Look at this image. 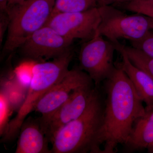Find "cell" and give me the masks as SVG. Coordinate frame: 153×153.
Here are the masks:
<instances>
[{"instance_id": "cell-1", "label": "cell", "mask_w": 153, "mask_h": 153, "mask_svg": "<svg viewBox=\"0 0 153 153\" xmlns=\"http://www.w3.org/2000/svg\"><path fill=\"white\" fill-rule=\"evenodd\" d=\"M105 94L102 124L97 139L98 153H114L127 140L145 107L119 63L104 81Z\"/></svg>"}, {"instance_id": "cell-2", "label": "cell", "mask_w": 153, "mask_h": 153, "mask_svg": "<svg viewBox=\"0 0 153 153\" xmlns=\"http://www.w3.org/2000/svg\"><path fill=\"white\" fill-rule=\"evenodd\" d=\"M96 87L80 116L60 128L51 143L53 153H98L97 139L102 124L104 100Z\"/></svg>"}, {"instance_id": "cell-3", "label": "cell", "mask_w": 153, "mask_h": 153, "mask_svg": "<svg viewBox=\"0 0 153 153\" xmlns=\"http://www.w3.org/2000/svg\"><path fill=\"white\" fill-rule=\"evenodd\" d=\"M73 57L71 49L51 61L39 62L33 66L26 98L16 115L10 121L3 135L5 141L11 140L16 136L22 124L29 114L34 111L39 100L69 71L68 67Z\"/></svg>"}, {"instance_id": "cell-4", "label": "cell", "mask_w": 153, "mask_h": 153, "mask_svg": "<svg viewBox=\"0 0 153 153\" xmlns=\"http://www.w3.org/2000/svg\"><path fill=\"white\" fill-rule=\"evenodd\" d=\"M55 0H25L8 10L9 24L3 52H13L46 25Z\"/></svg>"}, {"instance_id": "cell-5", "label": "cell", "mask_w": 153, "mask_h": 153, "mask_svg": "<svg viewBox=\"0 0 153 153\" xmlns=\"http://www.w3.org/2000/svg\"><path fill=\"white\" fill-rule=\"evenodd\" d=\"M97 7L101 21L97 33L112 43L138 41L153 30V19L143 14L128 15L111 5Z\"/></svg>"}, {"instance_id": "cell-6", "label": "cell", "mask_w": 153, "mask_h": 153, "mask_svg": "<svg viewBox=\"0 0 153 153\" xmlns=\"http://www.w3.org/2000/svg\"><path fill=\"white\" fill-rule=\"evenodd\" d=\"M113 43L96 33L82 44L79 55V67L89 75L96 87L107 79L115 68Z\"/></svg>"}, {"instance_id": "cell-7", "label": "cell", "mask_w": 153, "mask_h": 153, "mask_svg": "<svg viewBox=\"0 0 153 153\" xmlns=\"http://www.w3.org/2000/svg\"><path fill=\"white\" fill-rule=\"evenodd\" d=\"M100 21L99 9L96 7L83 12L52 14L45 26L71 41L85 42L95 36Z\"/></svg>"}, {"instance_id": "cell-8", "label": "cell", "mask_w": 153, "mask_h": 153, "mask_svg": "<svg viewBox=\"0 0 153 153\" xmlns=\"http://www.w3.org/2000/svg\"><path fill=\"white\" fill-rule=\"evenodd\" d=\"M73 42L52 28L44 26L33 33L18 49L26 58L44 62L71 50Z\"/></svg>"}, {"instance_id": "cell-9", "label": "cell", "mask_w": 153, "mask_h": 153, "mask_svg": "<svg viewBox=\"0 0 153 153\" xmlns=\"http://www.w3.org/2000/svg\"><path fill=\"white\" fill-rule=\"evenodd\" d=\"M96 88L92 82L76 88L70 97L49 117L39 120L41 128L51 142L58 131L80 116L87 108Z\"/></svg>"}, {"instance_id": "cell-10", "label": "cell", "mask_w": 153, "mask_h": 153, "mask_svg": "<svg viewBox=\"0 0 153 153\" xmlns=\"http://www.w3.org/2000/svg\"><path fill=\"white\" fill-rule=\"evenodd\" d=\"M92 82L93 80L87 73L79 67L69 70L37 102L34 111L41 114L38 119L44 120L51 116L66 101L75 89Z\"/></svg>"}, {"instance_id": "cell-11", "label": "cell", "mask_w": 153, "mask_h": 153, "mask_svg": "<svg viewBox=\"0 0 153 153\" xmlns=\"http://www.w3.org/2000/svg\"><path fill=\"white\" fill-rule=\"evenodd\" d=\"M17 142L16 153H51L49 140L38 120L29 117L22 124Z\"/></svg>"}, {"instance_id": "cell-12", "label": "cell", "mask_w": 153, "mask_h": 153, "mask_svg": "<svg viewBox=\"0 0 153 153\" xmlns=\"http://www.w3.org/2000/svg\"><path fill=\"white\" fill-rule=\"evenodd\" d=\"M153 142V105L145 107L144 114L139 118L123 145L124 152L133 153L147 149Z\"/></svg>"}, {"instance_id": "cell-13", "label": "cell", "mask_w": 153, "mask_h": 153, "mask_svg": "<svg viewBox=\"0 0 153 153\" xmlns=\"http://www.w3.org/2000/svg\"><path fill=\"white\" fill-rule=\"evenodd\" d=\"M115 48L122 56V60L120 65L128 76L139 96L146 106L153 105V78L146 71L133 64L123 50Z\"/></svg>"}, {"instance_id": "cell-14", "label": "cell", "mask_w": 153, "mask_h": 153, "mask_svg": "<svg viewBox=\"0 0 153 153\" xmlns=\"http://www.w3.org/2000/svg\"><path fill=\"white\" fill-rule=\"evenodd\" d=\"M114 44L115 47L123 50L133 64L146 71L153 79V57L132 46L123 45L119 41Z\"/></svg>"}, {"instance_id": "cell-15", "label": "cell", "mask_w": 153, "mask_h": 153, "mask_svg": "<svg viewBox=\"0 0 153 153\" xmlns=\"http://www.w3.org/2000/svg\"><path fill=\"white\" fill-rule=\"evenodd\" d=\"M98 0H55L52 14L77 13L97 7Z\"/></svg>"}, {"instance_id": "cell-16", "label": "cell", "mask_w": 153, "mask_h": 153, "mask_svg": "<svg viewBox=\"0 0 153 153\" xmlns=\"http://www.w3.org/2000/svg\"><path fill=\"white\" fill-rule=\"evenodd\" d=\"M10 102L5 91L1 90L0 94V134L3 135L6 130L10 121L9 117L11 114Z\"/></svg>"}, {"instance_id": "cell-17", "label": "cell", "mask_w": 153, "mask_h": 153, "mask_svg": "<svg viewBox=\"0 0 153 153\" xmlns=\"http://www.w3.org/2000/svg\"><path fill=\"white\" fill-rule=\"evenodd\" d=\"M125 8L131 12L143 14L153 19V4L144 0H132L125 4Z\"/></svg>"}, {"instance_id": "cell-18", "label": "cell", "mask_w": 153, "mask_h": 153, "mask_svg": "<svg viewBox=\"0 0 153 153\" xmlns=\"http://www.w3.org/2000/svg\"><path fill=\"white\" fill-rule=\"evenodd\" d=\"M131 46L153 57V30H151L142 38L132 41Z\"/></svg>"}, {"instance_id": "cell-19", "label": "cell", "mask_w": 153, "mask_h": 153, "mask_svg": "<svg viewBox=\"0 0 153 153\" xmlns=\"http://www.w3.org/2000/svg\"><path fill=\"white\" fill-rule=\"evenodd\" d=\"M9 24V16L7 13H0V43H2L6 31Z\"/></svg>"}, {"instance_id": "cell-20", "label": "cell", "mask_w": 153, "mask_h": 153, "mask_svg": "<svg viewBox=\"0 0 153 153\" xmlns=\"http://www.w3.org/2000/svg\"><path fill=\"white\" fill-rule=\"evenodd\" d=\"M132 0H98V6L111 5L114 4H126Z\"/></svg>"}, {"instance_id": "cell-21", "label": "cell", "mask_w": 153, "mask_h": 153, "mask_svg": "<svg viewBox=\"0 0 153 153\" xmlns=\"http://www.w3.org/2000/svg\"><path fill=\"white\" fill-rule=\"evenodd\" d=\"M8 0H0V13H8Z\"/></svg>"}, {"instance_id": "cell-22", "label": "cell", "mask_w": 153, "mask_h": 153, "mask_svg": "<svg viewBox=\"0 0 153 153\" xmlns=\"http://www.w3.org/2000/svg\"><path fill=\"white\" fill-rule=\"evenodd\" d=\"M25 0H8V10L14 6L22 4Z\"/></svg>"}, {"instance_id": "cell-23", "label": "cell", "mask_w": 153, "mask_h": 153, "mask_svg": "<svg viewBox=\"0 0 153 153\" xmlns=\"http://www.w3.org/2000/svg\"><path fill=\"white\" fill-rule=\"evenodd\" d=\"M148 152L149 153H153V142L148 147L147 149Z\"/></svg>"}, {"instance_id": "cell-24", "label": "cell", "mask_w": 153, "mask_h": 153, "mask_svg": "<svg viewBox=\"0 0 153 153\" xmlns=\"http://www.w3.org/2000/svg\"><path fill=\"white\" fill-rule=\"evenodd\" d=\"M148 2L151 3V4H153V0H144Z\"/></svg>"}, {"instance_id": "cell-25", "label": "cell", "mask_w": 153, "mask_h": 153, "mask_svg": "<svg viewBox=\"0 0 153 153\" xmlns=\"http://www.w3.org/2000/svg\"></svg>"}]
</instances>
